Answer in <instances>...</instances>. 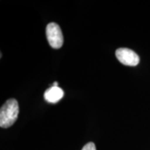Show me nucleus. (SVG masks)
I'll return each instance as SVG.
<instances>
[{
	"label": "nucleus",
	"instance_id": "nucleus-1",
	"mask_svg": "<svg viewBox=\"0 0 150 150\" xmlns=\"http://www.w3.org/2000/svg\"><path fill=\"white\" fill-rule=\"evenodd\" d=\"M19 111L20 108L16 99L7 100L0 110V127L6 129L12 126L18 119Z\"/></svg>",
	"mask_w": 150,
	"mask_h": 150
},
{
	"label": "nucleus",
	"instance_id": "nucleus-2",
	"mask_svg": "<svg viewBox=\"0 0 150 150\" xmlns=\"http://www.w3.org/2000/svg\"><path fill=\"white\" fill-rule=\"evenodd\" d=\"M46 35L49 44L54 49L61 48L63 44V35L57 24L52 22L46 27Z\"/></svg>",
	"mask_w": 150,
	"mask_h": 150
},
{
	"label": "nucleus",
	"instance_id": "nucleus-3",
	"mask_svg": "<svg viewBox=\"0 0 150 150\" xmlns=\"http://www.w3.org/2000/svg\"><path fill=\"white\" fill-rule=\"evenodd\" d=\"M115 56L118 61L125 65L136 66L140 62L138 54L128 48L117 49L115 52Z\"/></svg>",
	"mask_w": 150,
	"mask_h": 150
},
{
	"label": "nucleus",
	"instance_id": "nucleus-4",
	"mask_svg": "<svg viewBox=\"0 0 150 150\" xmlns=\"http://www.w3.org/2000/svg\"><path fill=\"white\" fill-rule=\"evenodd\" d=\"M64 96V91L59 86H52L50 88H48L44 94L45 99L47 102L50 103L58 102L63 98Z\"/></svg>",
	"mask_w": 150,
	"mask_h": 150
},
{
	"label": "nucleus",
	"instance_id": "nucleus-5",
	"mask_svg": "<svg viewBox=\"0 0 150 150\" xmlns=\"http://www.w3.org/2000/svg\"><path fill=\"white\" fill-rule=\"evenodd\" d=\"M81 150H96V147L93 142H88L84 147L82 148Z\"/></svg>",
	"mask_w": 150,
	"mask_h": 150
}]
</instances>
